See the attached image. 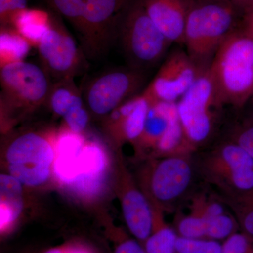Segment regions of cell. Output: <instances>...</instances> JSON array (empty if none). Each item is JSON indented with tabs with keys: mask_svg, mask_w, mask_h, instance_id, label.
Here are the masks:
<instances>
[{
	"mask_svg": "<svg viewBox=\"0 0 253 253\" xmlns=\"http://www.w3.org/2000/svg\"><path fill=\"white\" fill-rule=\"evenodd\" d=\"M220 104L244 107L253 98V39L234 29L219 46L208 67Z\"/></svg>",
	"mask_w": 253,
	"mask_h": 253,
	"instance_id": "6da1fadb",
	"label": "cell"
},
{
	"mask_svg": "<svg viewBox=\"0 0 253 253\" xmlns=\"http://www.w3.org/2000/svg\"><path fill=\"white\" fill-rule=\"evenodd\" d=\"M52 84L41 65L23 60L1 66L0 104L4 127H11L47 104Z\"/></svg>",
	"mask_w": 253,
	"mask_h": 253,
	"instance_id": "7a4b0ae2",
	"label": "cell"
},
{
	"mask_svg": "<svg viewBox=\"0 0 253 253\" xmlns=\"http://www.w3.org/2000/svg\"><path fill=\"white\" fill-rule=\"evenodd\" d=\"M235 7L230 1H203L192 5L186 19V51L201 69L209 67L219 46L235 29Z\"/></svg>",
	"mask_w": 253,
	"mask_h": 253,
	"instance_id": "3957f363",
	"label": "cell"
},
{
	"mask_svg": "<svg viewBox=\"0 0 253 253\" xmlns=\"http://www.w3.org/2000/svg\"><path fill=\"white\" fill-rule=\"evenodd\" d=\"M129 67L144 72L166 54L171 44L151 21L140 1H131L123 16L117 41Z\"/></svg>",
	"mask_w": 253,
	"mask_h": 253,
	"instance_id": "277c9868",
	"label": "cell"
},
{
	"mask_svg": "<svg viewBox=\"0 0 253 253\" xmlns=\"http://www.w3.org/2000/svg\"><path fill=\"white\" fill-rule=\"evenodd\" d=\"M200 169L206 180L215 186L225 200L253 190V158L234 141L218 146L201 158Z\"/></svg>",
	"mask_w": 253,
	"mask_h": 253,
	"instance_id": "5b68a950",
	"label": "cell"
},
{
	"mask_svg": "<svg viewBox=\"0 0 253 253\" xmlns=\"http://www.w3.org/2000/svg\"><path fill=\"white\" fill-rule=\"evenodd\" d=\"M131 2V0H89L76 32L88 61H98L109 54Z\"/></svg>",
	"mask_w": 253,
	"mask_h": 253,
	"instance_id": "8992f818",
	"label": "cell"
},
{
	"mask_svg": "<svg viewBox=\"0 0 253 253\" xmlns=\"http://www.w3.org/2000/svg\"><path fill=\"white\" fill-rule=\"evenodd\" d=\"M144 72L130 67L112 68L86 81L81 89L90 114L106 118L128 100L140 94Z\"/></svg>",
	"mask_w": 253,
	"mask_h": 253,
	"instance_id": "52a82bcc",
	"label": "cell"
},
{
	"mask_svg": "<svg viewBox=\"0 0 253 253\" xmlns=\"http://www.w3.org/2000/svg\"><path fill=\"white\" fill-rule=\"evenodd\" d=\"M176 105L186 139L194 150L212 134L214 111L222 106L218 99L208 68L201 72Z\"/></svg>",
	"mask_w": 253,
	"mask_h": 253,
	"instance_id": "ba28073f",
	"label": "cell"
},
{
	"mask_svg": "<svg viewBox=\"0 0 253 253\" xmlns=\"http://www.w3.org/2000/svg\"><path fill=\"white\" fill-rule=\"evenodd\" d=\"M192 179L189 155L164 156L144 174V192L154 207L170 211L189 189Z\"/></svg>",
	"mask_w": 253,
	"mask_h": 253,
	"instance_id": "9c48e42d",
	"label": "cell"
},
{
	"mask_svg": "<svg viewBox=\"0 0 253 253\" xmlns=\"http://www.w3.org/2000/svg\"><path fill=\"white\" fill-rule=\"evenodd\" d=\"M42 67L54 81L85 72L88 59L79 43L62 23L51 16L49 29L36 46Z\"/></svg>",
	"mask_w": 253,
	"mask_h": 253,
	"instance_id": "30bf717a",
	"label": "cell"
},
{
	"mask_svg": "<svg viewBox=\"0 0 253 253\" xmlns=\"http://www.w3.org/2000/svg\"><path fill=\"white\" fill-rule=\"evenodd\" d=\"M158 156L188 155L190 146L178 115L176 103L151 101L142 134L135 144Z\"/></svg>",
	"mask_w": 253,
	"mask_h": 253,
	"instance_id": "8fae6325",
	"label": "cell"
},
{
	"mask_svg": "<svg viewBox=\"0 0 253 253\" xmlns=\"http://www.w3.org/2000/svg\"><path fill=\"white\" fill-rule=\"evenodd\" d=\"M201 69L186 51L171 53L143 93L151 101L177 103L194 84Z\"/></svg>",
	"mask_w": 253,
	"mask_h": 253,
	"instance_id": "7c38bea8",
	"label": "cell"
},
{
	"mask_svg": "<svg viewBox=\"0 0 253 253\" xmlns=\"http://www.w3.org/2000/svg\"><path fill=\"white\" fill-rule=\"evenodd\" d=\"M56 135L51 131H26L10 139L6 150L8 165L53 168Z\"/></svg>",
	"mask_w": 253,
	"mask_h": 253,
	"instance_id": "4fadbf2b",
	"label": "cell"
},
{
	"mask_svg": "<svg viewBox=\"0 0 253 253\" xmlns=\"http://www.w3.org/2000/svg\"><path fill=\"white\" fill-rule=\"evenodd\" d=\"M151 101L141 91L104 118V127L118 144L136 141L144 130Z\"/></svg>",
	"mask_w": 253,
	"mask_h": 253,
	"instance_id": "5bb4252c",
	"label": "cell"
},
{
	"mask_svg": "<svg viewBox=\"0 0 253 253\" xmlns=\"http://www.w3.org/2000/svg\"><path fill=\"white\" fill-rule=\"evenodd\" d=\"M146 14L171 43L184 44L193 0H139Z\"/></svg>",
	"mask_w": 253,
	"mask_h": 253,
	"instance_id": "9a60e30c",
	"label": "cell"
},
{
	"mask_svg": "<svg viewBox=\"0 0 253 253\" xmlns=\"http://www.w3.org/2000/svg\"><path fill=\"white\" fill-rule=\"evenodd\" d=\"M107 158L104 148L96 141H86L78 158L77 176L69 185L83 197L99 194L104 184Z\"/></svg>",
	"mask_w": 253,
	"mask_h": 253,
	"instance_id": "2e32d148",
	"label": "cell"
},
{
	"mask_svg": "<svg viewBox=\"0 0 253 253\" xmlns=\"http://www.w3.org/2000/svg\"><path fill=\"white\" fill-rule=\"evenodd\" d=\"M121 206L129 230L136 239L146 241L154 226L152 205L144 191L138 189L127 175L125 177Z\"/></svg>",
	"mask_w": 253,
	"mask_h": 253,
	"instance_id": "e0dca14e",
	"label": "cell"
},
{
	"mask_svg": "<svg viewBox=\"0 0 253 253\" xmlns=\"http://www.w3.org/2000/svg\"><path fill=\"white\" fill-rule=\"evenodd\" d=\"M51 21V16L46 11L28 8L15 16L11 26L29 42L32 46L36 47L42 37L49 29Z\"/></svg>",
	"mask_w": 253,
	"mask_h": 253,
	"instance_id": "ac0fdd59",
	"label": "cell"
},
{
	"mask_svg": "<svg viewBox=\"0 0 253 253\" xmlns=\"http://www.w3.org/2000/svg\"><path fill=\"white\" fill-rule=\"evenodd\" d=\"M84 103L74 78L53 82L47 104L56 116L63 118L73 107Z\"/></svg>",
	"mask_w": 253,
	"mask_h": 253,
	"instance_id": "d6986e66",
	"label": "cell"
},
{
	"mask_svg": "<svg viewBox=\"0 0 253 253\" xmlns=\"http://www.w3.org/2000/svg\"><path fill=\"white\" fill-rule=\"evenodd\" d=\"M153 207L154 226L151 235L145 241L146 253H176L178 236L175 229L168 226L164 220L163 211Z\"/></svg>",
	"mask_w": 253,
	"mask_h": 253,
	"instance_id": "ffe728a7",
	"label": "cell"
},
{
	"mask_svg": "<svg viewBox=\"0 0 253 253\" xmlns=\"http://www.w3.org/2000/svg\"><path fill=\"white\" fill-rule=\"evenodd\" d=\"M0 44L1 66L23 61L33 47L12 26L1 27Z\"/></svg>",
	"mask_w": 253,
	"mask_h": 253,
	"instance_id": "44dd1931",
	"label": "cell"
},
{
	"mask_svg": "<svg viewBox=\"0 0 253 253\" xmlns=\"http://www.w3.org/2000/svg\"><path fill=\"white\" fill-rule=\"evenodd\" d=\"M240 226L236 217L228 212L206 219V239L225 241L239 231Z\"/></svg>",
	"mask_w": 253,
	"mask_h": 253,
	"instance_id": "7402d4cb",
	"label": "cell"
},
{
	"mask_svg": "<svg viewBox=\"0 0 253 253\" xmlns=\"http://www.w3.org/2000/svg\"><path fill=\"white\" fill-rule=\"evenodd\" d=\"M232 208L241 231L253 238V190L235 199L225 200Z\"/></svg>",
	"mask_w": 253,
	"mask_h": 253,
	"instance_id": "603a6c76",
	"label": "cell"
},
{
	"mask_svg": "<svg viewBox=\"0 0 253 253\" xmlns=\"http://www.w3.org/2000/svg\"><path fill=\"white\" fill-rule=\"evenodd\" d=\"M53 9L77 32L89 0H48Z\"/></svg>",
	"mask_w": 253,
	"mask_h": 253,
	"instance_id": "cb8c5ba5",
	"label": "cell"
},
{
	"mask_svg": "<svg viewBox=\"0 0 253 253\" xmlns=\"http://www.w3.org/2000/svg\"><path fill=\"white\" fill-rule=\"evenodd\" d=\"M189 208L190 214L206 219L226 212L223 203L205 194H199L193 198Z\"/></svg>",
	"mask_w": 253,
	"mask_h": 253,
	"instance_id": "d4e9b609",
	"label": "cell"
},
{
	"mask_svg": "<svg viewBox=\"0 0 253 253\" xmlns=\"http://www.w3.org/2000/svg\"><path fill=\"white\" fill-rule=\"evenodd\" d=\"M206 219L190 213L176 219L175 230L180 237L206 239Z\"/></svg>",
	"mask_w": 253,
	"mask_h": 253,
	"instance_id": "484cf974",
	"label": "cell"
},
{
	"mask_svg": "<svg viewBox=\"0 0 253 253\" xmlns=\"http://www.w3.org/2000/svg\"><path fill=\"white\" fill-rule=\"evenodd\" d=\"M222 244L208 239H187L179 236L176 253H221Z\"/></svg>",
	"mask_w": 253,
	"mask_h": 253,
	"instance_id": "4316f807",
	"label": "cell"
},
{
	"mask_svg": "<svg viewBox=\"0 0 253 253\" xmlns=\"http://www.w3.org/2000/svg\"><path fill=\"white\" fill-rule=\"evenodd\" d=\"M63 118L65 127L76 134H82L89 124L90 113L84 103L70 110Z\"/></svg>",
	"mask_w": 253,
	"mask_h": 253,
	"instance_id": "83f0119b",
	"label": "cell"
},
{
	"mask_svg": "<svg viewBox=\"0 0 253 253\" xmlns=\"http://www.w3.org/2000/svg\"><path fill=\"white\" fill-rule=\"evenodd\" d=\"M221 253H253V238L238 231L224 241Z\"/></svg>",
	"mask_w": 253,
	"mask_h": 253,
	"instance_id": "f1b7e54d",
	"label": "cell"
},
{
	"mask_svg": "<svg viewBox=\"0 0 253 253\" xmlns=\"http://www.w3.org/2000/svg\"><path fill=\"white\" fill-rule=\"evenodd\" d=\"M28 9V0H0L1 27L11 26L18 14Z\"/></svg>",
	"mask_w": 253,
	"mask_h": 253,
	"instance_id": "f546056e",
	"label": "cell"
},
{
	"mask_svg": "<svg viewBox=\"0 0 253 253\" xmlns=\"http://www.w3.org/2000/svg\"><path fill=\"white\" fill-rule=\"evenodd\" d=\"M246 150L253 158V124L240 126L233 133L232 141Z\"/></svg>",
	"mask_w": 253,
	"mask_h": 253,
	"instance_id": "4dcf8cb0",
	"label": "cell"
},
{
	"mask_svg": "<svg viewBox=\"0 0 253 253\" xmlns=\"http://www.w3.org/2000/svg\"><path fill=\"white\" fill-rule=\"evenodd\" d=\"M115 253H146L140 244L132 239H126L118 245Z\"/></svg>",
	"mask_w": 253,
	"mask_h": 253,
	"instance_id": "1f68e13d",
	"label": "cell"
},
{
	"mask_svg": "<svg viewBox=\"0 0 253 253\" xmlns=\"http://www.w3.org/2000/svg\"><path fill=\"white\" fill-rule=\"evenodd\" d=\"M241 28L253 39V6L244 11Z\"/></svg>",
	"mask_w": 253,
	"mask_h": 253,
	"instance_id": "d6a6232c",
	"label": "cell"
},
{
	"mask_svg": "<svg viewBox=\"0 0 253 253\" xmlns=\"http://www.w3.org/2000/svg\"><path fill=\"white\" fill-rule=\"evenodd\" d=\"M234 7L244 10L253 6V0H229Z\"/></svg>",
	"mask_w": 253,
	"mask_h": 253,
	"instance_id": "836d02e7",
	"label": "cell"
},
{
	"mask_svg": "<svg viewBox=\"0 0 253 253\" xmlns=\"http://www.w3.org/2000/svg\"><path fill=\"white\" fill-rule=\"evenodd\" d=\"M45 253H63L61 250L59 249H54L49 250V251H46Z\"/></svg>",
	"mask_w": 253,
	"mask_h": 253,
	"instance_id": "e575fe53",
	"label": "cell"
},
{
	"mask_svg": "<svg viewBox=\"0 0 253 253\" xmlns=\"http://www.w3.org/2000/svg\"><path fill=\"white\" fill-rule=\"evenodd\" d=\"M193 1H198V2H203V1H229V0H193Z\"/></svg>",
	"mask_w": 253,
	"mask_h": 253,
	"instance_id": "d590c367",
	"label": "cell"
},
{
	"mask_svg": "<svg viewBox=\"0 0 253 253\" xmlns=\"http://www.w3.org/2000/svg\"><path fill=\"white\" fill-rule=\"evenodd\" d=\"M69 253H88L86 251L82 249H74L71 251Z\"/></svg>",
	"mask_w": 253,
	"mask_h": 253,
	"instance_id": "8d00e7d4",
	"label": "cell"
},
{
	"mask_svg": "<svg viewBox=\"0 0 253 253\" xmlns=\"http://www.w3.org/2000/svg\"><path fill=\"white\" fill-rule=\"evenodd\" d=\"M251 101H252V103H253V99H251Z\"/></svg>",
	"mask_w": 253,
	"mask_h": 253,
	"instance_id": "74e56055",
	"label": "cell"
}]
</instances>
